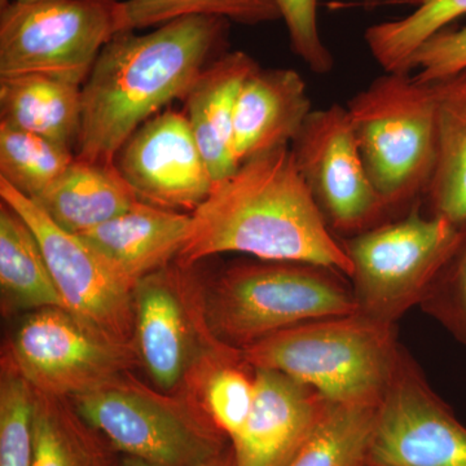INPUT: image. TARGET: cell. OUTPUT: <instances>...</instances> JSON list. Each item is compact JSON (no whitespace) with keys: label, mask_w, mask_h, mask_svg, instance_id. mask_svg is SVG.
<instances>
[{"label":"cell","mask_w":466,"mask_h":466,"mask_svg":"<svg viewBox=\"0 0 466 466\" xmlns=\"http://www.w3.org/2000/svg\"><path fill=\"white\" fill-rule=\"evenodd\" d=\"M223 253L312 263L348 278L352 274L351 260L325 222L290 148L249 159L214 184L192 211L191 231L175 262L198 266Z\"/></svg>","instance_id":"cell-1"},{"label":"cell","mask_w":466,"mask_h":466,"mask_svg":"<svg viewBox=\"0 0 466 466\" xmlns=\"http://www.w3.org/2000/svg\"><path fill=\"white\" fill-rule=\"evenodd\" d=\"M228 21L189 16L148 32L116 33L82 86L76 157L115 162L116 153L171 101L186 100L226 41Z\"/></svg>","instance_id":"cell-2"},{"label":"cell","mask_w":466,"mask_h":466,"mask_svg":"<svg viewBox=\"0 0 466 466\" xmlns=\"http://www.w3.org/2000/svg\"><path fill=\"white\" fill-rule=\"evenodd\" d=\"M403 346L395 324L355 314L288 328L242 350L254 370L293 377L342 404L379 406Z\"/></svg>","instance_id":"cell-3"},{"label":"cell","mask_w":466,"mask_h":466,"mask_svg":"<svg viewBox=\"0 0 466 466\" xmlns=\"http://www.w3.org/2000/svg\"><path fill=\"white\" fill-rule=\"evenodd\" d=\"M348 279L312 263H238L205 281V315L220 342L242 351L296 325L355 314Z\"/></svg>","instance_id":"cell-4"},{"label":"cell","mask_w":466,"mask_h":466,"mask_svg":"<svg viewBox=\"0 0 466 466\" xmlns=\"http://www.w3.org/2000/svg\"><path fill=\"white\" fill-rule=\"evenodd\" d=\"M367 173L392 219L425 198L437 161L433 86L410 73L377 76L346 104Z\"/></svg>","instance_id":"cell-5"},{"label":"cell","mask_w":466,"mask_h":466,"mask_svg":"<svg viewBox=\"0 0 466 466\" xmlns=\"http://www.w3.org/2000/svg\"><path fill=\"white\" fill-rule=\"evenodd\" d=\"M70 401L122 456L152 466H198L231 447L198 395L150 388L131 372Z\"/></svg>","instance_id":"cell-6"},{"label":"cell","mask_w":466,"mask_h":466,"mask_svg":"<svg viewBox=\"0 0 466 466\" xmlns=\"http://www.w3.org/2000/svg\"><path fill=\"white\" fill-rule=\"evenodd\" d=\"M465 235L466 226L424 216L419 202L403 216L343 238L357 312L397 323L420 306Z\"/></svg>","instance_id":"cell-7"},{"label":"cell","mask_w":466,"mask_h":466,"mask_svg":"<svg viewBox=\"0 0 466 466\" xmlns=\"http://www.w3.org/2000/svg\"><path fill=\"white\" fill-rule=\"evenodd\" d=\"M195 267L171 263L135 288V346L162 391L198 395L213 368L242 355L211 333Z\"/></svg>","instance_id":"cell-8"},{"label":"cell","mask_w":466,"mask_h":466,"mask_svg":"<svg viewBox=\"0 0 466 466\" xmlns=\"http://www.w3.org/2000/svg\"><path fill=\"white\" fill-rule=\"evenodd\" d=\"M119 0H5L0 9V78L43 75L84 86L116 34Z\"/></svg>","instance_id":"cell-9"},{"label":"cell","mask_w":466,"mask_h":466,"mask_svg":"<svg viewBox=\"0 0 466 466\" xmlns=\"http://www.w3.org/2000/svg\"><path fill=\"white\" fill-rule=\"evenodd\" d=\"M5 360L34 390L69 400L140 366L135 342L119 341L61 308L30 312Z\"/></svg>","instance_id":"cell-10"},{"label":"cell","mask_w":466,"mask_h":466,"mask_svg":"<svg viewBox=\"0 0 466 466\" xmlns=\"http://www.w3.org/2000/svg\"><path fill=\"white\" fill-rule=\"evenodd\" d=\"M290 150L330 231L351 238L392 219L364 167L346 106L312 110Z\"/></svg>","instance_id":"cell-11"},{"label":"cell","mask_w":466,"mask_h":466,"mask_svg":"<svg viewBox=\"0 0 466 466\" xmlns=\"http://www.w3.org/2000/svg\"><path fill=\"white\" fill-rule=\"evenodd\" d=\"M0 198L38 238L67 311L119 341L135 342V288L81 236L58 227L38 205L0 179Z\"/></svg>","instance_id":"cell-12"},{"label":"cell","mask_w":466,"mask_h":466,"mask_svg":"<svg viewBox=\"0 0 466 466\" xmlns=\"http://www.w3.org/2000/svg\"><path fill=\"white\" fill-rule=\"evenodd\" d=\"M367 466H466V426L404 348L380 403Z\"/></svg>","instance_id":"cell-13"},{"label":"cell","mask_w":466,"mask_h":466,"mask_svg":"<svg viewBox=\"0 0 466 466\" xmlns=\"http://www.w3.org/2000/svg\"><path fill=\"white\" fill-rule=\"evenodd\" d=\"M115 164L140 201L168 210L192 213L216 184L186 115L170 110L137 128Z\"/></svg>","instance_id":"cell-14"},{"label":"cell","mask_w":466,"mask_h":466,"mask_svg":"<svg viewBox=\"0 0 466 466\" xmlns=\"http://www.w3.org/2000/svg\"><path fill=\"white\" fill-rule=\"evenodd\" d=\"M327 403L320 392L293 377L256 370L250 415L231 440L236 466H289Z\"/></svg>","instance_id":"cell-15"},{"label":"cell","mask_w":466,"mask_h":466,"mask_svg":"<svg viewBox=\"0 0 466 466\" xmlns=\"http://www.w3.org/2000/svg\"><path fill=\"white\" fill-rule=\"evenodd\" d=\"M311 112L299 72L258 67L245 82L236 108L232 147L238 164L290 148Z\"/></svg>","instance_id":"cell-16"},{"label":"cell","mask_w":466,"mask_h":466,"mask_svg":"<svg viewBox=\"0 0 466 466\" xmlns=\"http://www.w3.org/2000/svg\"><path fill=\"white\" fill-rule=\"evenodd\" d=\"M191 231V214L139 201L82 238L109 265L137 285L177 259Z\"/></svg>","instance_id":"cell-17"},{"label":"cell","mask_w":466,"mask_h":466,"mask_svg":"<svg viewBox=\"0 0 466 466\" xmlns=\"http://www.w3.org/2000/svg\"><path fill=\"white\" fill-rule=\"evenodd\" d=\"M258 67L245 52H227L208 64L187 95L186 116L214 183L240 167L233 155V121L242 87Z\"/></svg>","instance_id":"cell-18"},{"label":"cell","mask_w":466,"mask_h":466,"mask_svg":"<svg viewBox=\"0 0 466 466\" xmlns=\"http://www.w3.org/2000/svg\"><path fill=\"white\" fill-rule=\"evenodd\" d=\"M33 201L58 227L82 235L121 216L140 200L115 162L76 157L66 173Z\"/></svg>","instance_id":"cell-19"},{"label":"cell","mask_w":466,"mask_h":466,"mask_svg":"<svg viewBox=\"0 0 466 466\" xmlns=\"http://www.w3.org/2000/svg\"><path fill=\"white\" fill-rule=\"evenodd\" d=\"M5 124L76 148L82 125V86L43 75L0 78Z\"/></svg>","instance_id":"cell-20"},{"label":"cell","mask_w":466,"mask_h":466,"mask_svg":"<svg viewBox=\"0 0 466 466\" xmlns=\"http://www.w3.org/2000/svg\"><path fill=\"white\" fill-rule=\"evenodd\" d=\"M437 161L425 193L429 216L466 226V70L433 82Z\"/></svg>","instance_id":"cell-21"},{"label":"cell","mask_w":466,"mask_h":466,"mask_svg":"<svg viewBox=\"0 0 466 466\" xmlns=\"http://www.w3.org/2000/svg\"><path fill=\"white\" fill-rule=\"evenodd\" d=\"M33 466H125L124 456L66 398L34 390Z\"/></svg>","instance_id":"cell-22"},{"label":"cell","mask_w":466,"mask_h":466,"mask_svg":"<svg viewBox=\"0 0 466 466\" xmlns=\"http://www.w3.org/2000/svg\"><path fill=\"white\" fill-rule=\"evenodd\" d=\"M0 288L3 309H66L41 244L14 208L0 207Z\"/></svg>","instance_id":"cell-23"},{"label":"cell","mask_w":466,"mask_h":466,"mask_svg":"<svg viewBox=\"0 0 466 466\" xmlns=\"http://www.w3.org/2000/svg\"><path fill=\"white\" fill-rule=\"evenodd\" d=\"M379 407L328 400L314 431L289 466H367Z\"/></svg>","instance_id":"cell-24"},{"label":"cell","mask_w":466,"mask_h":466,"mask_svg":"<svg viewBox=\"0 0 466 466\" xmlns=\"http://www.w3.org/2000/svg\"><path fill=\"white\" fill-rule=\"evenodd\" d=\"M466 15V0H425L412 14L368 27V51L386 73H410V57L433 34Z\"/></svg>","instance_id":"cell-25"},{"label":"cell","mask_w":466,"mask_h":466,"mask_svg":"<svg viewBox=\"0 0 466 466\" xmlns=\"http://www.w3.org/2000/svg\"><path fill=\"white\" fill-rule=\"evenodd\" d=\"M189 16L251 26L281 20L275 0H119L116 33L143 32Z\"/></svg>","instance_id":"cell-26"},{"label":"cell","mask_w":466,"mask_h":466,"mask_svg":"<svg viewBox=\"0 0 466 466\" xmlns=\"http://www.w3.org/2000/svg\"><path fill=\"white\" fill-rule=\"evenodd\" d=\"M75 159L72 148L0 122V179L26 198L47 191Z\"/></svg>","instance_id":"cell-27"},{"label":"cell","mask_w":466,"mask_h":466,"mask_svg":"<svg viewBox=\"0 0 466 466\" xmlns=\"http://www.w3.org/2000/svg\"><path fill=\"white\" fill-rule=\"evenodd\" d=\"M198 397L218 428L232 440L250 415L256 397V370L242 355L225 361L205 377Z\"/></svg>","instance_id":"cell-28"},{"label":"cell","mask_w":466,"mask_h":466,"mask_svg":"<svg viewBox=\"0 0 466 466\" xmlns=\"http://www.w3.org/2000/svg\"><path fill=\"white\" fill-rule=\"evenodd\" d=\"M34 389L3 359L0 466H33Z\"/></svg>","instance_id":"cell-29"},{"label":"cell","mask_w":466,"mask_h":466,"mask_svg":"<svg viewBox=\"0 0 466 466\" xmlns=\"http://www.w3.org/2000/svg\"><path fill=\"white\" fill-rule=\"evenodd\" d=\"M420 308L466 348V235Z\"/></svg>","instance_id":"cell-30"},{"label":"cell","mask_w":466,"mask_h":466,"mask_svg":"<svg viewBox=\"0 0 466 466\" xmlns=\"http://www.w3.org/2000/svg\"><path fill=\"white\" fill-rule=\"evenodd\" d=\"M323 0H275L287 27L291 50L317 75L332 72L334 57L319 29L318 9Z\"/></svg>","instance_id":"cell-31"},{"label":"cell","mask_w":466,"mask_h":466,"mask_svg":"<svg viewBox=\"0 0 466 466\" xmlns=\"http://www.w3.org/2000/svg\"><path fill=\"white\" fill-rule=\"evenodd\" d=\"M410 72L417 70L420 82L433 84L466 70V25L460 29H446L429 36L413 56Z\"/></svg>","instance_id":"cell-32"},{"label":"cell","mask_w":466,"mask_h":466,"mask_svg":"<svg viewBox=\"0 0 466 466\" xmlns=\"http://www.w3.org/2000/svg\"><path fill=\"white\" fill-rule=\"evenodd\" d=\"M124 464L125 466H152L149 464H146V462L140 461V460L133 458H125V456ZM198 466H236L232 444L228 450L225 451V452L223 453H220V455L217 456V458L208 460V461L204 462V464Z\"/></svg>","instance_id":"cell-33"},{"label":"cell","mask_w":466,"mask_h":466,"mask_svg":"<svg viewBox=\"0 0 466 466\" xmlns=\"http://www.w3.org/2000/svg\"><path fill=\"white\" fill-rule=\"evenodd\" d=\"M359 7H381V5H420L425 0H350Z\"/></svg>","instance_id":"cell-34"},{"label":"cell","mask_w":466,"mask_h":466,"mask_svg":"<svg viewBox=\"0 0 466 466\" xmlns=\"http://www.w3.org/2000/svg\"><path fill=\"white\" fill-rule=\"evenodd\" d=\"M15 2H20V3H33V2H41V0H15Z\"/></svg>","instance_id":"cell-35"}]
</instances>
